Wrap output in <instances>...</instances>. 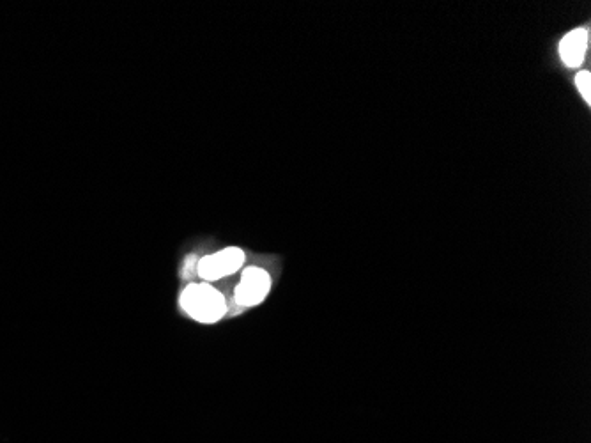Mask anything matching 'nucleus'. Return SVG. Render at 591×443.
Returning a JSON list of instances; mask_svg holds the SVG:
<instances>
[{
  "mask_svg": "<svg viewBox=\"0 0 591 443\" xmlns=\"http://www.w3.org/2000/svg\"><path fill=\"white\" fill-rule=\"evenodd\" d=\"M271 289V277L262 268H246L236 289V302L245 307L261 304Z\"/></svg>",
  "mask_w": 591,
  "mask_h": 443,
  "instance_id": "obj_3",
  "label": "nucleus"
},
{
  "mask_svg": "<svg viewBox=\"0 0 591 443\" xmlns=\"http://www.w3.org/2000/svg\"><path fill=\"white\" fill-rule=\"evenodd\" d=\"M245 263V252L236 247L220 250L213 256L200 259L199 275L204 280H218L239 272Z\"/></svg>",
  "mask_w": 591,
  "mask_h": 443,
  "instance_id": "obj_2",
  "label": "nucleus"
},
{
  "mask_svg": "<svg viewBox=\"0 0 591 443\" xmlns=\"http://www.w3.org/2000/svg\"><path fill=\"white\" fill-rule=\"evenodd\" d=\"M576 84L579 87V93L583 94L584 102H591V78L588 71H581L576 77Z\"/></svg>",
  "mask_w": 591,
  "mask_h": 443,
  "instance_id": "obj_5",
  "label": "nucleus"
},
{
  "mask_svg": "<svg viewBox=\"0 0 591 443\" xmlns=\"http://www.w3.org/2000/svg\"><path fill=\"white\" fill-rule=\"evenodd\" d=\"M586 47H588V34L584 29L568 32L560 43L561 61L567 64L568 68L581 66L586 55Z\"/></svg>",
  "mask_w": 591,
  "mask_h": 443,
  "instance_id": "obj_4",
  "label": "nucleus"
},
{
  "mask_svg": "<svg viewBox=\"0 0 591 443\" xmlns=\"http://www.w3.org/2000/svg\"><path fill=\"white\" fill-rule=\"evenodd\" d=\"M181 307L200 323H216L227 312L225 296L209 284H190L181 295Z\"/></svg>",
  "mask_w": 591,
  "mask_h": 443,
  "instance_id": "obj_1",
  "label": "nucleus"
}]
</instances>
